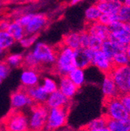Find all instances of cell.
Returning a JSON list of instances; mask_svg holds the SVG:
<instances>
[{
    "label": "cell",
    "mask_w": 130,
    "mask_h": 131,
    "mask_svg": "<svg viewBox=\"0 0 130 131\" xmlns=\"http://www.w3.org/2000/svg\"><path fill=\"white\" fill-rule=\"evenodd\" d=\"M75 67H76L75 51L64 45H60L57 49L56 59L53 66L55 72L60 77L67 76Z\"/></svg>",
    "instance_id": "obj_1"
},
{
    "label": "cell",
    "mask_w": 130,
    "mask_h": 131,
    "mask_svg": "<svg viewBox=\"0 0 130 131\" xmlns=\"http://www.w3.org/2000/svg\"><path fill=\"white\" fill-rule=\"evenodd\" d=\"M23 0H1V2L6 4H13V3H17Z\"/></svg>",
    "instance_id": "obj_39"
},
{
    "label": "cell",
    "mask_w": 130,
    "mask_h": 131,
    "mask_svg": "<svg viewBox=\"0 0 130 131\" xmlns=\"http://www.w3.org/2000/svg\"><path fill=\"white\" fill-rule=\"evenodd\" d=\"M114 67H123L130 65V58L128 57L126 51L117 52L112 58Z\"/></svg>",
    "instance_id": "obj_27"
},
{
    "label": "cell",
    "mask_w": 130,
    "mask_h": 131,
    "mask_svg": "<svg viewBox=\"0 0 130 131\" xmlns=\"http://www.w3.org/2000/svg\"><path fill=\"white\" fill-rule=\"evenodd\" d=\"M122 5L119 0H98L96 3L101 13L106 14H118Z\"/></svg>",
    "instance_id": "obj_18"
},
{
    "label": "cell",
    "mask_w": 130,
    "mask_h": 131,
    "mask_svg": "<svg viewBox=\"0 0 130 131\" xmlns=\"http://www.w3.org/2000/svg\"><path fill=\"white\" fill-rule=\"evenodd\" d=\"M119 98L120 102H122V104L125 108V109L130 114V93L121 94V95L119 96Z\"/></svg>",
    "instance_id": "obj_36"
},
{
    "label": "cell",
    "mask_w": 130,
    "mask_h": 131,
    "mask_svg": "<svg viewBox=\"0 0 130 131\" xmlns=\"http://www.w3.org/2000/svg\"><path fill=\"white\" fill-rule=\"evenodd\" d=\"M75 51V60L76 67L86 70L91 66L95 50L90 48H79Z\"/></svg>",
    "instance_id": "obj_12"
},
{
    "label": "cell",
    "mask_w": 130,
    "mask_h": 131,
    "mask_svg": "<svg viewBox=\"0 0 130 131\" xmlns=\"http://www.w3.org/2000/svg\"><path fill=\"white\" fill-rule=\"evenodd\" d=\"M68 77L79 88L82 87L86 81L85 70L79 67H75L68 73Z\"/></svg>",
    "instance_id": "obj_24"
},
{
    "label": "cell",
    "mask_w": 130,
    "mask_h": 131,
    "mask_svg": "<svg viewBox=\"0 0 130 131\" xmlns=\"http://www.w3.org/2000/svg\"><path fill=\"white\" fill-rule=\"evenodd\" d=\"M129 66H130V65H129Z\"/></svg>",
    "instance_id": "obj_50"
},
{
    "label": "cell",
    "mask_w": 130,
    "mask_h": 131,
    "mask_svg": "<svg viewBox=\"0 0 130 131\" xmlns=\"http://www.w3.org/2000/svg\"><path fill=\"white\" fill-rule=\"evenodd\" d=\"M126 52H127L128 57L130 58V43L127 45V48H126Z\"/></svg>",
    "instance_id": "obj_43"
},
{
    "label": "cell",
    "mask_w": 130,
    "mask_h": 131,
    "mask_svg": "<svg viewBox=\"0 0 130 131\" xmlns=\"http://www.w3.org/2000/svg\"><path fill=\"white\" fill-rule=\"evenodd\" d=\"M11 108L13 110H20L26 107H32L34 103L28 95L26 88L18 89L11 94Z\"/></svg>",
    "instance_id": "obj_9"
},
{
    "label": "cell",
    "mask_w": 130,
    "mask_h": 131,
    "mask_svg": "<svg viewBox=\"0 0 130 131\" xmlns=\"http://www.w3.org/2000/svg\"><path fill=\"white\" fill-rule=\"evenodd\" d=\"M7 31L12 35L16 41H20L26 35L24 27L17 20L9 22Z\"/></svg>",
    "instance_id": "obj_21"
},
{
    "label": "cell",
    "mask_w": 130,
    "mask_h": 131,
    "mask_svg": "<svg viewBox=\"0 0 130 131\" xmlns=\"http://www.w3.org/2000/svg\"><path fill=\"white\" fill-rule=\"evenodd\" d=\"M84 131H111L108 127H104L101 129H84Z\"/></svg>",
    "instance_id": "obj_40"
},
{
    "label": "cell",
    "mask_w": 130,
    "mask_h": 131,
    "mask_svg": "<svg viewBox=\"0 0 130 131\" xmlns=\"http://www.w3.org/2000/svg\"><path fill=\"white\" fill-rule=\"evenodd\" d=\"M101 15V13L96 6V4L91 5L89 7H87L84 12V19L85 21L89 24L98 21Z\"/></svg>",
    "instance_id": "obj_25"
},
{
    "label": "cell",
    "mask_w": 130,
    "mask_h": 131,
    "mask_svg": "<svg viewBox=\"0 0 130 131\" xmlns=\"http://www.w3.org/2000/svg\"><path fill=\"white\" fill-rule=\"evenodd\" d=\"M104 116L108 119H123L130 117V114L120 102L119 97L107 99Z\"/></svg>",
    "instance_id": "obj_8"
},
{
    "label": "cell",
    "mask_w": 130,
    "mask_h": 131,
    "mask_svg": "<svg viewBox=\"0 0 130 131\" xmlns=\"http://www.w3.org/2000/svg\"><path fill=\"white\" fill-rule=\"evenodd\" d=\"M91 66L104 74H109L114 67L112 59L107 56L101 49L95 51Z\"/></svg>",
    "instance_id": "obj_11"
},
{
    "label": "cell",
    "mask_w": 130,
    "mask_h": 131,
    "mask_svg": "<svg viewBox=\"0 0 130 131\" xmlns=\"http://www.w3.org/2000/svg\"><path fill=\"white\" fill-rule=\"evenodd\" d=\"M2 3V2H1V0H0V3Z\"/></svg>",
    "instance_id": "obj_48"
},
{
    "label": "cell",
    "mask_w": 130,
    "mask_h": 131,
    "mask_svg": "<svg viewBox=\"0 0 130 131\" xmlns=\"http://www.w3.org/2000/svg\"><path fill=\"white\" fill-rule=\"evenodd\" d=\"M58 90L69 99L76 94L79 89V88L68 77V76L60 77L58 82Z\"/></svg>",
    "instance_id": "obj_16"
},
{
    "label": "cell",
    "mask_w": 130,
    "mask_h": 131,
    "mask_svg": "<svg viewBox=\"0 0 130 131\" xmlns=\"http://www.w3.org/2000/svg\"><path fill=\"white\" fill-rule=\"evenodd\" d=\"M15 42V39L7 30H0V47L4 51L13 46Z\"/></svg>",
    "instance_id": "obj_26"
},
{
    "label": "cell",
    "mask_w": 130,
    "mask_h": 131,
    "mask_svg": "<svg viewBox=\"0 0 130 131\" xmlns=\"http://www.w3.org/2000/svg\"><path fill=\"white\" fill-rule=\"evenodd\" d=\"M126 48L127 46L119 44L117 42H115L111 41V39H107L103 41L101 47V50L110 59H112L117 52H122V51H126Z\"/></svg>",
    "instance_id": "obj_19"
},
{
    "label": "cell",
    "mask_w": 130,
    "mask_h": 131,
    "mask_svg": "<svg viewBox=\"0 0 130 131\" xmlns=\"http://www.w3.org/2000/svg\"><path fill=\"white\" fill-rule=\"evenodd\" d=\"M120 94L130 93V66L114 67L109 73Z\"/></svg>",
    "instance_id": "obj_5"
},
{
    "label": "cell",
    "mask_w": 130,
    "mask_h": 131,
    "mask_svg": "<svg viewBox=\"0 0 130 131\" xmlns=\"http://www.w3.org/2000/svg\"><path fill=\"white\" fill-rule=\"evenodd\" d=\"M109 27V39L119 44L127 46L130 43V24L117 20Z\"/></svg>",
    "instance_id": "obj_7"
},
{
    "label": "cell",
    "mask_w": 130,
    "mask_h": 131,
    "mask_svg": "<svg viewBox=\"0 0 130 131\" xmlns=\"http://www.w3.org/2000/svg\"><path fill=\"white\" fill-rule=\"evenodd\" d=\"M10 70L11 68L9 67L6 61H0V77L3 80L6 79L9 76Z\"/></svg>",
    "instance_id": "obj_35"
},
{
    "label": "cell",
    "mask_w": 130,
    "mask_h": 131,
    "mask_svg": "<svg viewBox=\"0 0 130 131\" xmlns=\"http://www.w3.org/2000/svg\"><path fill=\"white\" fill-rule=\"evenodd\" d=\"M23 1H25L27 3H35V2L39 1V0H23Z\"/></svg>",
    "instance_id": "obj_45"
},
{
    "label": "cell",
    "mask_w": 130,
    "mask_h": 131,
    "mask_svg": "<svg viewBox=\"0 0 130 131\" xmlns=\"http://www.w3.org/2000/svg\"><path fill=\"white\" fill-rule=\"evenodd\" d=\"M101 89L106 100L111 99L113 97H117L120 94L115 81H114L110 74H105V76L104 77L101 81Z\"/></svg>",
    "instance_id": "obj_15"
},
{
    "label": "cell",
    "mask_w": 130,
    "mask_h": 131,
    "mask_svg": "<svg viewBox=\"0 0 130 131\" xmlns=\"http://www.w3.org/2000/svg\"><path fill=\"white\" fill-rule=\"evenodd\" d=\"M119 1H122V0H119Z\"/></svg>",
    "instance_id": "obj_49"
},
{
    "label": "cell",
    "mask_w": 130,
    "mask_h": 131,
    "mask_svg": "<svg viewBox=\"0 0 130 131\" xmlns=\"http://www.w3.org/2000/svg\"><path fill=\"white\" fill-rule=\"evenodd\" d=\"M119 20L118 15L117 14H106V13H101L100 18H99V22L101 24L110 26L112 23Z\"/></svg>",
    "instance_id": "obj_33"
},
{
    "label": "cell",
    "mask_w": 130,
    "mask_h": 131,
    "mask_svg": "<svg viewBox=\"0 0 130 131\" xmlns=\"http://www.w3.org/2000/svg\"><path fill=\"white\" fill-rule=\"evenodd\" d=\"M26 90L34 104H45L48 94L44 90L41 84L26 88Z\"/></svg>",
    "instance_id": "obj_20"
},
{
    "label": "cell",
    "mask_w": 130,
    "mask_h": 131,
    "mask_svg": "<svg viewBox=\"0 0 130 131\" xmlns=\"http://www.w3.org/2000/svg\"><path fill=\"white\" fill-rule=\"evenodd\" d=\"M9 24V21L6 20H0V30H7Z\"/></svg>",
    "instance_id": "obj_38"
},
{
    "label": "cell",
    "mask_w": 130,
    "mask_h": 131,
    "mask_svg": "<svg viewBox=\"0 0 130 131\" xmlns=\"http://www.w3.org/2000/svg\"><path fill=\"white\" fill-rule=\"evenodd\" d=\"M3 80L1 77H0V84H1V83H2V81H3Z\"/></svg>",
    "instance_id": "obj_47"
},
{
    "label": "cell",
    "mask_w": 130,
    "mask_h": 131,
    "mask_svg": "<svg viewBox=\"0 0 130 131\" xmlns=\"http://www.w3.org/2000/svg\"><path fill=\"white\" fill-rule=\"evenodd\" d=\"M103 41L100 39L99 38H97L95 36H92L90 35V38H89V42H88V48H92L93 50L97 51L101 49V45H102Z\"/></svg>",
    "instance_id": "obj_34"
},
{
    "label": "cell",
    "mask_w": 130,
    "mask_h": 131,
    "mask_svg": "<svg viewBox=\"0 0 130 131\" xmlns=\"http://www.w3.org/2000/svg\"><path fill=\"white\" fill-rule=\"evenodd\" d=\"M41 86L48 94L58 89V82L52 77H44L42 80Z\"/></svg>",
    "instance_id": "obj_29"
},
{
    "label": "cell",
    "mask_w": 130,
    "mask_h": 131,
    "mask_svg": "<svg viewBox=\"0 0 130 131\" xmlns=\"http://www.w3.org/2000/svg\"><path fill=\"white\" fill-rule=\"evenodd\" d=\"M62 43L73 50L81 48L80 32H69L63 37Z\"/></svg>",
    "instance_id": "obj_23"
},
{
    "label": "cell",
    "mask_w": 130,
    "mask_h": 131,
    "mask_svg": "<svg viewBox=\"0 0 130 131\" xmlns=\"http://www.w3.org/2000/svg\"><path fill=\"white\" fill-rule=\"evenodd\" d=\"M69 107L49 108L44 131H55L65 127L67 123Z\"/></svg>",
    "instance_id": "obj_4"
},
{
    "label": "cell",
    "mask_w": 130,
    "mask_h": 131,
    "mask_svg": "<svg viewBox=\"0 0 130 131\" xmlns=\"http://www.w3.org/2000/svg\"><path fill=\"white\" fill-rule=\"evenodd\" d=\"M7 131H28V118L19 110H13L3 120Z\"/></svg>",
    "instance_id": "obj_6"
},
{
    "label": "cell",
    "mask_w": 130,
    "mask_h": 131,
    "mask_svg": "<svg viewBox=\"0 0 130 131\" xmlns=\"http://www.w3.org/2000/svg\"><path fill=\"white\" fill-rule=\"evenodd\" d=\"M87 31L89 35L99 38L102 41L108 39L110 36L109 27L101 24L99 21L89 24L87 28Z\"/></svg>",
    "instance_id": "obj_17"
},
{
    "label": "cell",
    "mask_w": 130,
    "mask_h": 131,
    "mask_svg": "<svg viewBox=\"0 0 130 131\" xmlns=\"http://www.w3.org/2000/svg\"><path fill=\"white\" fill-rule=\"evenodd\" d=\"M38 39V35H27L19 41L20 45L24 48H29L33 46Z\"/></svg>",
    "instance_id": "obj_32"
},
{
    "label": "cell",
    "mask_w": 130,
    "mask_h": 131,
    "mask_svg": "<svg viewBox=\"0 0 130 131\" xmlns=\"http://www.w3.org/2000/svg\"><path fill=\"white\" fill-rule=\"evenodd\" d=\"M90 35L88 32L83 31L80 32V41H81V48H88V42H89Z\"/></svg>",
    "instance_id": "obj_37"
},
{
    "label": "cell",
    "mask_w": 130,
    "mask_h": 131,
    "mask_svg": "<svg viewBox=\"0 0 130 131\" xmlns=\"http://www.w3.org/2000/svg\"><path fill=\"white\" fill-rule=\"evenodd\" d=\"M122 3L124 5H126V6H130V0H122Z\"/></svg>",
    "instance_id": "obj_42"
},
{
    "label": "cell",
    "mask_w": 130,
    "mask_h": 131,
    "mask_svg": "<svg viewBox=\"0 0 130 131\" xmlns=\"http://www.w3.org/2000/svg\"><path fill=\"white\" fill-rule=\"evenodd\" d=\"M20 83L24 88H29L39 84L40 75L34 68L26 67L20 74Z\"/></svg>",
    "instance_id": "obj_14"
},
{
    "label": "cell",
    "mask_w": 130,
    "mask_h": 131,
    "mask_svg": "<svg viewBox=\"0 0 130 131\" xmlns=\"http://www.w3.org/2000/svg\"><path fill=\"white\" fill-rule=\"evenodd\" d=\"M55 131H73V130H72V129H64V127H63V128L59 129H57V130H55Z\"/></svg>",
    "instance_id": "obj_44"
},
{
    "label": "cell",
    "mask_w": 130,
    "mask_h": 131,
    "mask_svg": "<svg viewBox=\"0 0 130 131\" xmlns=\"http://www.w3.org/2000/svg\"><path fill=\"white\" fill-rule=\"evenodd\" d=\"M69 102H70L69 98H68L67 97L65 96L58 89L57 91L48 94L44 105L48 108L69 107Z\"/></svg>",
    "instance_id": "obj_13"
},
{
    "label": "cell",
    "mask_w": 130,
    "mask_h": 131,
    "mask_svg": "<svg viewBox=\"0 0 130 131\" xmlns=\"http://www.w3.org/2000/svg\"><path fill=\"white\" fill-rule=\"evenodd\" d=\"M117 15L119 20L130 24V6L122 4Z\"/></svg>",
    "instance_id": "obj_31"
},
{
    "label": "cell",
    "mask_w": 130,
    "mask_h": 131,
    "mask_svg": "<svg viewBox=\"0 0 130 131\" xmlns=\"http://www.w3.org/2000/svg\"><path fill=\"white\" fill-rule=\"evenodd\" d=\"M3 52H4V50H3V49L1 47H0V57H1V56H3Z\"/></svg>",
    "instance_id": "obj_46"
},
{
    "label": "cell",
    "mask_w": 130,
    "mask_h": 131,
    "mask_svg": "<svg viewBox=\"0 0 130 131\" xmlns=\"http://www.w3.org/2000/svg\"><path fill=\"white\" fill-rule=\"evenodd\" d=\"M108 119L105 116L96 118L87 123L84 129H97L107 126Z\"/></svg>",
    "instance_id": "obj_30"
},
{
    "label": "cell",
    "mask_w": 130,
    "mask_h": 131,
    "mask_svg": "<svg viewBox=\"0 0 130 131\" xmlns=\"http://www.w3.org/2000/svg\"><path fill=\"white\" fill-rule=\"evenodd\" d=\"M38 67H53L57 49L44 41H37L30 51Z\"/></svg>",
    "instance_id": "obj_2"
},
{
    "label": "cell",
    "mask_w": 130,
    "mask_h": 131,
    "mask_svg": "<svg viewBox=\"0 0 130 131\" xmlns=\"http://www.w3.org/2000/svg\"><path fill=\"white\" fill-rule=\"evenodd\" d=\"M5 61L10 68H17L23 64V56L20 53H12L6 56Z\"/></svg>",
    "instance_id": "obj_28"
},
{
    "label": "cell",
    "mask_w": 130,
    "mask_h": 131,
    "mask_svg": "<svg viewBox=\"0 0 130 131\" xmlns=\"http://www.w3.org/2000/svg\"><path fill=\"white\" fill-rule=\"evenodd\" d=\"M107 127L111 131H130V117L123 119H108Z\"/></svg>",
    "instance_id": "obj_22"
},
{
    "label": "cell",
    "mask_w": 130,
    "mask_h": 131,
    "mask_svg": "<svg viewBox=\"0 0 130 131\" xmlns=\"http://www.w3.org/2000/svg\"><path fill=\"white\" fill-rule=\"evenodd\" d=\"M48 24L47 16L43 13H32L28 23L24 26L27 35H38Z\"/></svg>",
    "instance_id": "obj_10"
},
{
    "label": "cell",
    "mask_w": 130,
    "mask_h": 131,
    "mask_svg": "<svg viewBox=\"0 0 130 131\" xmlns=\"http://www.w3.org/2000/svg\"><path fill=\"white\" fill-rule=\"evenodd\" d=\"M48 108L44 104H34L28 119V131H44Z\"/></svg>",
    "instance_id": "obj_3"
},
{
    "label": "cell",
    "mask_w": 130,
    "mask_h": 131,
    "mask_svg": "<svg viewBox=\"0 0 130 131\" xmlns=\"http://www.w3.org/2000/svg\"><path fill=\"white\" fill-rule=\"evenodd\" d=\"M83 0H69V3L71 5H76L78 3H79L80 2H82Z\"/></svg>",
    "instance_id": "obj_41"
}]
</instances>
